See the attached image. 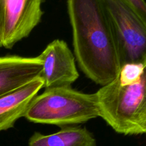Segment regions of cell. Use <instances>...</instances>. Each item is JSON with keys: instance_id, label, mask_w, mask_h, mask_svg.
Returning <instances> with one entry per match:
<instances>
[{"instance_id": "obj_1", "label": "cell", "mask_w": 146, "mask_h": 146, "mask_svg": "<svg viewBox=\"0 0 146 146\" xmlns=\"http://www.w3.org/2000/svg\"><path fill=\"white\" fill-rule=\"evenodd\" d=\"M74 56L89 79L101 86L120 69L113 29L103 0H67Z\"/></svg>"}, {"instance_id": "obj_2", "label": "cell", "mask_w": 146, "mask_h": 146, "mask_svg": "<svg viewBox=\"0 0 146 146\" xmlns=\"http://www.w3.org/2000/svg\"><path fill=\"white\" fill-rule=\"evenodd\" d=\"M100 117L124 135L146 134V59L123 66L96 93Z\"/></svg>"}, {"instance_id": "obj_3", "label": "cell", "mask_w": 146, "mask_h": 146, "mask_svg": "<svg viewBox=\"0 0 146 146\" xmlns=\"http://www.w3.org/2000/svg\"><path fill=\"white\" fill-rule=\"evenodd\" d=\"M24 118L35 123L66 127L100 117L96 94L69 87L46 88L29 105Z\"/></svg>"}, {"instance_id": "obj_4", "label": "cell", "mask_w": 146, "mask_h": 146, "mask_svg": "<svg viewBox=\"0 0 146 146\" xmlns=\"http://www.w3.org/2000/svg\"><path fill=\"white\" fill-rule=\"evenodd\" d=\"M113 29L121 68L146 59V26L124 0H103Z\"/></svg>"}, {"instance_id": "obj_5", "label": "cell", "mask_w": 146, "mask_h": 146, "mask_svg": "<svg viewBox=\"0 0 146 146\" xmlns=\"http://www.w3.org/2000/svg\"><path fill=\"white\" fill-rule=\"evenodd\" d=\"M44 0H4L1 29L2 47L11 48L29 36L40 23Z\"/></svg>"}, {"instance_id": "obj_6", "label": "cell", "mask_w": 146, "mask_h": 146, "mask_svg": "<svg viewBox=\"0 0 146 146\" xmlns=\"http://www.w3.org/2000/svg\"><path fill=\"white\" fill-rule=\"evenodd\" d=\"M43 64L44 88L69 87L79 77L75 56L66 43L55 39L38 56Z\"/></svg>"}, {"instance_id": "obj_7", "label": "cell", "mask_w": 146, "mask_h": 146, "mask_svg": "<svg viewBox=\"0 0 146 146\" xmlns=\"http://www.w3.org/2000/svg\"><path fill=\"white\" fill-rule=\"evenodd\" d=\"M42 70L38 56H0V97L41 77Z\"/></svg>"}, {"instance_id": "obj_8", "label": "cell", "mask_w": 146, "mask_h": 146, "mask_svg": "<svg viewBox=\"0 0 146 146\" xmlns=\"http://www.w3.org/2000/svg\"><path fill=\"white\" fill-rule=\"evenodd\" d=\"M44 88L41 77L0 97V131L11 128L24 117L33 98Z\"/></svg>"}, {"instance_id": "obj_9", "label": "cell", "mask_w": 146, "mask_h": 146, "mask_svg": "<svg viewBox=\"0 0 146 146\" xmlns=\"http://www.w3.org/2000/svg\"><path fill=\"white\" fill-rule=\"evenodd\" d=\"M28 146H96V140L86 128L71 125L48 135L34 133Z\"/></svg>"}, {"instance_id": "obj_10", "label": "cell", "mask_w": 146, "mask_h": 146, "mask_svg": "<svg viewBox=\"0 0 146 146\" xmlns=\"http://www.w3.org/2000/svg\"><path fill=\"white\" fill-rule=\"evenodd\" d=\"M138 14L146 26V2L145 0H124Z\"/></svg>"}, {"instance_id": "obj_11", "label": "cell", "mask_w": 146, "mask_h": 146, "mask_svg": "<svg viewBox=\"0 0 146 146\" xmlns=\"http://www.w3.org/2000/svg\"><path fill=\"white\" fill-rule=\"evenodd\" d=\"M3 7H4V0H0V48L2 47L1 42V29L3 18Z\"/></svg>"}]
</instances>
